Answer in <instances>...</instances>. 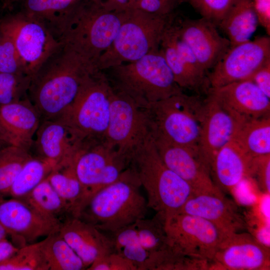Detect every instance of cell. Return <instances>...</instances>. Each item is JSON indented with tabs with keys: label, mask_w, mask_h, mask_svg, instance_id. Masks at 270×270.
Returning a JSON list of instances; mask_svg holds the SVG:
<instances>
[{
	"label": "cell",
	"mask_w": 270,
	"mask_h": 270,
	"mask_svg": "<svg viewBox=\"0 0 270 270\" xmlns=\"http://www.w3.org/2000/svg\"><path fill=\"white\" fill-rule=\"evenodd\" d=\"M97 70L95 64L62 42L32 76L28 98L41 120L58 117L84 80Z\"/></svg>",
	"instance_id": "6da1fadb"
},
{
	"label": "cell",
	"mask_w": 270,
	"mask_h": 270,
	"mask_svg": "<svg viewBox=\"0 0 270 270\" xmlns=\"http://www.w3.org/2000/svg\"><path fill=\"white\" fill-rule=\"evenodd\" d=\"M125 13L107 9L102 0H77L53 34L96 66L114 40Z\"/></svg>",
	"instance_id": "7a4b0ae2"
},
{
	"label": "cell",
	"mask_w": 270,
	"mask_h": 270,
	"mask_svg": "<svg viewBox=\"0 0 270 270\" xmlns=\"http://www.w3.org/2000/svg\"><path fill=\"white\" fill-rule=\"evenodd\" d=\"M141 186L128 166L118 180L96 192L78 218L113 234L146 218L148 208Z\"/></svg>",
	"instance_id": "3957f363"
},
{
	"label": "cell",
	"mask_w": 270,
	"mask_h": 270,
	"mask_svg": "<svg viewBox=\"0 0 270 270\" xmlns=\"http://www.w3.org/2000/svg\"><path fill=\"white\" fill-rule=\"evenodd\" d=\"M129 167L146 191L148 208L166 218L177 213L196 194L186 181L164 164L150 134L131 154Z\"/></svg>",
	"instance_id": "277c9868"
},
{
	"label": "cell",
	"mask_w": 270,
	"mask_h": 270,
	"mask_svg": "<svg viewBox=\"0 0 270 270\" xmlns=\"http://www.w3.org/2000/svg\"><path fill=\"white\" fill-rule=\"evenodd\" d=\"M109 70H112L110 84L114 89L144 108L183 92L160 48L136 61Z\"/></svg>",
	"instance_id": "5b68a950"
},
{
	"label": "cell",
	"mask_w": 270,
	"mask_h": 270,
	"mask_svg": "<svg viewBox=\"0 0 270 270\" xmlns=\"http://www.w3.org/2000/svg\"><path fill=\"white\" fill-rule=\"evenodd\" d=\"M114 88L102 70L83 82L73 102L57 118L67 125L80 144L104 140Z\"/></svg>",
	"instance_id": "8992f818"
},
{
	"label": "cell",
	"mask_w": 270,
	"mask_h": 270,
	"mask_svg": "<svg viewBox=\"0 0 270 270\" xmlns=\"http://www.w3.org/2000/svg\"><path fill=\"white\" fill-rule=\"evenodd\" d=\"M172 14L162 16L134 8L126 10L114 40L97 62V68L102 71L108 70L136 61L158 50L163 32Z\"/></svg>",
	"instance_id": "52a82bcc"
},
{
	"label": "cell",
	"mask_w": 270,
	"mask_h": 270,
	"mask_svg": "<svg viewBox=\"0 0 270 270\" xmlns=\"http://www.w3.org/2000/svg\"><path fill=\"white\" fill-rule=\"evenodd\" d=\"M204 101L184 92L149 105L146 108L150 132L198 155Z\"/></svg>",
	"instance_id": "ba28073f"
},
{
	"label": "cell",
	"mask_w": 270,
	"mask_h": 270,
	"mask_svg": "<svg viewBox=\"0 0 270 270\" xmlns=\"http://www.w3.org/2000/svg\"><path fill=\"white\" fill-rule=\"evenodd\" d=\"M129 164L128 158L104 140L81 146L74 164L82 188L78 217L92 197L118 180Z\"/></svg>",
	"instance_id": "9c48e42d"
},
{
	"label": "cell",
	"mask_w": 270,
	"mask_h": 270,
	"mask_svg": "<svg viewBox=\"0 0 270 270\" xmlns=\"http://www.w3.org/2000/svg\"><path fill=\"white\" fill-rule=\"evenodd\" d=\"M0 30L12 40L31 77L62 44L44 23L21 12L2 20Z\"/></svg>",
	"instance_id": "30bf717a"
},
{
	"label": "cell",
	"mask_w": 270,
	"mask_h": 270,
	"mask_svg": "<svg viewBox=\"0 0 270 270\" xmlns=\"http://www.w3.org/2000/svg\"><path fill=\"white\" fill-rule=\"evenodd\" d=\"M165 230L168 244L176 251L211 264L218 246L228 235L204 218L183 213L166 217Z\"/></svg>",
	"instance_id": "8fae6325"
},
{
	"label": "cell",
	"mask_w": 270,
	"mask_h": 270,
	"mask_svg": "<svg viewBox=\"0 0 270 270\" xmlns=\"http://www.w3.org/2000/svg\"><path fill=\"white\" fill-rule=\"evenodd\" d=\"M150 134L146 110L114 89L104 141L130 160L132 153Z\"/></svg>",
	"instance_id": "7c38bea8"
},
{
	"label": "cell",
	"mask_w": 270,
	"mask_h": 270,
	"mask_svg": "<svg viewBox=\"0 0 270 270\" xmlns=\"http://www.w3.org/2000/svg\"><path fill=\"white\" fill-rule=\"evenodd\" d=\"M270 60V38L260 36L253 40L230 47L208 74L210 88L248 80Z\"/></svg>",
	"instance_id": "4fadbf2b"
},
{
	"label": "cell",
	"mask_w": 270,
	"mask_h": 270,
	"mask_svg": "<svg viewBox=\"0 0 270 270\" xmlns=\"http://www.w3.org/2000/svg\"><path fill=\"white\" fill-rule=\"evenodd\" d=\"M198 146V156L210 172L218 152L233 140L244 118L234 113L210 94L207 92Z\"/></svg>",
	"instance_id": "5bb4252c"
},
{
	"label": "cell",
	"mask_w": 270,
	"mask_h": 270,
	"mask_svg": "<svg viewBox=\"0 0 270 270\" xmlns=\"http://www.w3.org/2000/svg\"><path fill=\"white\" fill-rule=\"evenodd\" d=\"M62 222L41 214L22 200H0V223L14 240L23 242V246L58 232Z\"/></svg>",
	"instance_id": "9a60e30c"
},
{
	"label": "cell",
	"mask_w": 270,
	"mask_h": 270,
	"mask_svg": "<svg viewBox=\"0 0 270 270\" xmlns=\"http://www.w3.org/2000/svg\"><path fill=\"white\" fill-rule=\"evenodd\" d=\"M269 270L270 249L250 233L227 235L218 246L210 270Z\"/></svg>",
	"instance_id": "2e32d148"
},
{
	"label": "cell",
	"mask_w": 270,
	"mask_h": 270,
	"mask_svg": "<svg viewBox=\"0 0 270 270\" xmlns=\"http://www.w3.org/2000/svg\"><path fill=\"white\" fill-rule=\"evenodd\" d=\"M174 22L178 36L208 74L230 48L228 40L221 36L218 27L205 18H178L174 14Z\"/></svg>",
	"instance_id": "e0dca14e"
},
{
	"label": "cell",
	"mask_w": 270,
	"mask_h": 270,
	"mask_svg": "<svg viewBox=\"0 0 270 270\" xmlns=\"http://www.w3.org/2000/svg\"><path fill=\"white\" fill-rule=\"evenodd\" d=\"M154 146L164 164L186 181L196 194L216 192L210 170L192 150L150 134Z\"/></svg>",
	"instance_id": "ac0fdd59"
},
{
	"label": "cell",
	"mask_w": 270,
	"mask_h": 270,
	"mask_svg": "<svg viewBox=\"0 0 270 270\" xmlns=\"http://www.w3.org/2000/svg\"><path fill=\"white\" fill-rule=\"evenodd\" d=\"M80 144L70 128L61 120H41L30 152L34 156L52 164L54 168L74 164Z\"/></svg>",
	"instance_id": "d6986e66"
},
{
	"label": "cell",
	"mask_w": 270,
	"mask_h": 270,
	"mask_svg": "<svg viewBox=\"0 0 270 270\" xmlns=\"http://www.w3.org/2000/svg\"><path fill=\"white\" fill-rule=\"evenodd\" d=\"M177 213L204 218L227 234L246 228L244 216L240 214L237 204L226 198L221 191L195 194Z\"/></svg>",
	"instance_id": "ffe728a7"
},
{
	"label": "cell",
	"mask_w": 270,
	"mask_h": 270,
	"mask_svg": "<svg viewBox=\"0 0 270 270\" xmlns=\"http://www.w3.org/2000/svg\"><path fill=\"white\" fill-rule=\"evenodd\" d=\"M58 232L80 258L86 269L98 258L114 251L112 238L78 218H67Z\"/></svg>",
	"instance_id": "44dd1931"
},
{
	"label": "cell",
	"mask_w": 270,
	"mask_h": 270,
	"mask_svg": "<svg viewBox=\"0 0 270 270\" xmlns=\"http://www.w3.org/2000/svg\"><path fill=\"white\" fill-rule=\"evenodd\" d=\"M207 92L245 120L270 116V98L251 80L210 88Z\"/></svg>",
	"instance_id": "7402d4cb"
},
{
	"label": "cell",
	"mask_w": 270,
	"mask_h": 270,
	"mask_svg": "<svg viewBox=\"0 0 270 270\" xmlns=\"http://www.w3.org/2000/svg\"><path fill=\"white\" fill-rule=\"evenodd\" d=\"M40 122L28 98L0 106V132L11 144L30 152Z\"/></svg>",
	"instance_id": "603a6c76"
},
{
	"label": "cell",
	"mask_w": 270,
	"mask_h": 270,
	"mask_svg": "<svg viewBox=\"0 0 270 270\" xmlns=\"http://www.w3.org/2000/svg\"><path fill=\"white\" fill-rule=\"evenodd\" d=\"M252 158L234 140L228 142L218 152L210 164L215 185L220 190L232 191L248 178Z\"/></svg>",
	"instance_id": "cb8c5ba5"
},
{
	"label": "cell",
	"mask_w": 270,
	"mask_h": 270,
	"mask_svg": "<svg viewBox=\"0 0 270 270\" xmlns=\"http://www.w3.org/2000/svg\"><path fill=\"white\" fill-rule=\"evenodd\" d=\"M258 24L252 0H234L218 28L225 34L232 47L250 40Z\"/></svg>",
	"instance_id": "d4e9b609"
},
{
	"label": "cell",
	"mask_w": 270,
	"mask_h": 270,
	"mask_svg": "<svg viewBox=\"0 0 270 270\" xmlns=\"http://www.w3.org/2000/svg\"><path fill=\"white\" fill-rule=\"evenodd\" d=\"M251 157L270 154V116L243 122L234 139Z\"/></svg>",
	"instance_id": "484cf974"
},
{
	"label": "cell",
	"mask_w": 270,
	"mask_h": 270,
	"mask_svg": "<svg viewBox=\"0 0 270 270\" xmlns=\"http://www.w3.org/2000/svg\"><path fill=\"white\" fill-rule=\"evenodd\" d=\"M22 200L41 214L62 222L72 216L68 205L55 190L48 178Z\"/></svg>",
	"instance_id": "4316f807"
},
{
	"label": "cell",
	"mask_w": 270,
	"mask_h": 270,
	"mask_svg": "<svg viewBox=\"0 0 270 270\" xmlns=\"http://www.w3.org/2000/svg\"><path fill=\"white\" fill-rule=\"evenodd\" d=\"M40 242L49 270L86 269L80 258L58 232L46 236Z\"/></svg>",
	"instance_id": "83f0119b"
},
{
	"label": "cell",
	"mask_w": 270,
	"mask_h": 270,
	"mask_svg": "<svg viewBox=\"0 0 270 270\" xmlns=\"http://www.w3.org/2000/svg\"><path fill=\"white\" fill-rule=\"evenodd\" d=\"M165 29L162 37L160 50L176 82L182 89L186 88L196 92L204 90L207 93L209 86L200 80L190 70L178 54Z\"/></svg>",
	"instance_id": "f1b7e54d"
},
{
	"label": "cell",
	"mask_w": 270,
	"mask_h": 270,
	"mask_svg": "<svg viewBox=\"0 0 270 270\" xmlns=\"http://www.w3.org/2000/svg\"><path fill=\"white\" fill-rule=\"evenodd\" d=\"M54 168L52 164L32 156L24 164L14 179L10 190L9 196L24 199L48 178Z\"/></svg>",
	"instance_id": "f546056e"
},
{
	"label": "cell",
	"mask_w": 270,
	"mask_h": 270,
	"mask_svg": "<svg viewBox=\"0 0 270 270\" xmlns=\"http://www.w3.org/2000/svg\"><path fill=\"white\" fill-rule=\"evenodd\" d=\"M18 0L22 2L21 12L42 22L51 32L77 1V0Z\"/></svg>",
	"instance_id": "4dcf8cb0"
},
{
	"label": "cell",
	"mask_w": 270,
	"mask_h": 270,
	"mask_svg": "<svg viewBox=\"0 0 270 270\" xmlns=\"http://www.w3.org/2000/svg\"><path fill=\"white\" fill-rule=\"evenodd\" d=\"M48 178L55 190L68 205L72 216L77 217L82 188L74 164L54 168Z\"/></svg>",
	"instance_id": "1f68e13d"
},
{
	"label": "cell",
	"mask_w": 270,
	"mask_h": 270,
	"mask_svg": "<svg viewBox=\"0 0 270 270\" xmlns=\"http://www.w3.org/2000/svg\"><path fill=\"white\" fill-rule=\"evenodd\" d=\"M112 236L114 251L132 263L136 270H146L149 252L140 244L134 224Z\"/></svg>",
	"instance_id": "d6a6232c"
},
{
	"label": "cell",
	"mask_w": 270,
	"mask_h": 270,
	"mask_svg": "<svg viewBox=\"0 0 270 270\" xmlns=\"http://www.w3.org/2000/svg\"><path fill=\"white\" fill-rule=\"evenodd\" d=\"M32 156L30 152L14 145L0 149V200L9 196L16 176Z\"/></svg>",
	"instance_id": "836d02e7"
},
{
	"label": "cell",
	"mask_w": 270,
	"mask_h": 270,
	"mask_svg": "<svg viewBox=\"0 0 270 270\" xmlns=\"http://www.w3.org/2000/svg\"><path fill=\"white\" fill-rule=\"evenodd\" d=\"M166 218L163 214L156 213L152 218H144L134 224L140 244L149 254L162 250L169 246L165 230Z\"/></svg>",
	"instance_id": "e575fe53"
},
{
	"label": "cell",
	"mask_w": 270,
	"mask_h": 270,
	"mask_svg": "<svg viewBox=\"0 0 270 270\" xmlns=\"http://www.w3.org/2000/svg\"><path fill=\"white\" fill-rule=\"evenodd\" d=\"M0 270H49L40 242L20 247L0 264Z\"/></svg>",
	"instance_id": "d590c367"
},
{
	"label": "cell",
	"mask_w": 270,
	"mask_h": 270,
	"mask_svg": "<svg viewBox=\"0 0 270 270\" xmlns=\"http://www.w3.org/2000/svg\"><path fill=\"white\" fill-rule=\"evenodd\" d=\"M31 79L25 74L0 72V106L28 98Z\"/></svg>",
	"instance_id": "8d00e7d4"
},
{
	"label": "cell",
	"mask_w": 270,
	"mask_h": 270,
	"mask_svg": "<svg viewBox=\"0 0 270 270\" xmlns=\"http://www.w3.org/2000/svg\"><path fill=\"white\" fill-rule=\"evenodd\" d=\"M234 0H187L201 16L217 27L229 10Z\"/></svg>",
	"instance_id": "74e56055"
},
{
	"label": "cell",
	"mask_w": 270,
	"mask_h": 270,
	"mask_svg": "<svg viewBox=\"0 0 270 270\" xmlns=\"http://www.w3.org/2000/svg\"><path fill=\"white\" fill-rule=\"evenodd\" d=\"M0 72L26 74L13 42L0 30Z\"/></svg>",
	"instance_id": "f35d334b"
},
{
	"label": "cell",
	"mask_w": 270,
	"mask_h": 270,
	"mask_svg": "<svg viewBox=\"0 0 270 270\" xmlns=\"http://www.w3.org/2000/svg\"><path fill=\"white\" fill-rule=\"evenodd\" d=\"M248 177L254 180L262 192L270 195V154L252 158Z\"/></svg>",
	"instance_id": "ab89813d"
},
{
	"label": "cell",
	"mask_w": 270,
	"mask_h": 270,
	"mask_svg": "<svg viewBox=\"0 0 270 270\" xmlns=\"http://www.w3.org/2000/svg\"><path fill=\"white\" fill-rule=\"evenodd\" d=\"M187 0H140L132 3L129 8H134L158 16H169L176 8Z\"/></svg>",
	"instance_id": "60d3db41"
},
{
	"label": "cell",
	"mask_w": 270,
	"mask_h": 270,
	"mask_svg": "<svg viewBox=\"0 0 270 270\" xmlns=\"http://www.w3.org/2000/svg\"><path fill=\"white\" fill-rule=\"evenodd\" d=\"M88 270H136L129 260L114 251L96 258Z\"/></svg>",
	"instance_id": "b9f144b4"
},
{
	"label": "cell",
	"mask_w": 270,
	"mask_h": 270,
	"mask_svg": "<svg viewBox=\"0 0 270 270\" xmlns=\"http://www.w3.org/2000/svg\"><path fill=\"white\" fill-rule=\"evenodd\" d=\"M270 98V60L258 68L249 78Z\"/></svg>",
	"instance_id": "7bdbcfd3"
},
{
	"label": "cell",
	"mask_w": 270,
	"mask_h": 270,
	"mask_svg": "<svg viewBox=\"0 0 270 270\" xmlns=\"http://www.w3.org/2000/svg\"><path fill=\"white\" fill-rule=\"evenodd\" d=\"M258 24L270 35V0H252Z\"/></svg>",
	"instance_id": "ee69618b"
},
{
	"label": "cell",
	"mask_w": 270,
	"mask_h": 270,
	"mask_svg": "<svg viewBox=\"0 0 270 270\" xmlns=\"http://www.w3.org/2000/svg\"><path fill=\"white\" fill-rule=\"evenodd\" d=\"M20 247L5 238L0 241V264L12 256Z\"/></svg>",
	"instance_id": "f6af8a7d"
},
{
	"label": "cell",
	"mask_w": 270,
	"mask_h": 270,
	"mask_svg": "<svg viewBox=\"0 0 270 270\" xmlns=\"http://www.w3.org/2000/svg\"><path fill=\"white\" fill-rule=\"evenodd\" d=\"M132 0H106L105 7L110 10L123 11L128 8Z\"/></svg>",
	"instance_id": "bcb514c9"
},
{
	"label": "cell",
	"mask_w": 270,
	"mask_h": 270,
	"mask_svg": "<svg viewBox=\"0 0 270 270\" xmlns=\"http://www.w3.org/2000/svg\"><path fill=\"white\" fill-rule=\"evenodd\" d=\"M12 145L6 138L4 135L0 132V149Z\"/></svg>",
	"instance_id": "7dc6e473"
},
{
	"label": "cell",
	"mask_w": 270,
	"mask_h": 270,
	"mask_svg": "<svg viewBox=\"0 0 270 270\" xmlns=\"http://www.w3.org/2000/svg\"><path fill=\"white\" fill-rule=\"evenodd\" d=\"M8 235L6 230L0 223V241L6 238Z\"/></svg>",
	"instance_id": "c3c4849f"
},
{
	"label": "cell",
	"mask_w": 270,
	"mask_h": 270,
	"mask_svg": "<svg viewBox=\"0 0 270 270\" xmlns=\"http://www.w3.org/2000/svg\"><path fill=\"white\" fill-rule=\"evenodd\" d=\"M138 0H132L131 3H130V6L132 3H134V2H137V1H138ZM130 6H129V7H130Z\"/></svg>",
	"instance_id": "681fc988"
},
{
	"label": "cell",
	"mask_w": 270,
	"mask_h": 270,
	"mask_svg": "<svg viewBox=\"0 0 270 270\" xmlns=\"http://www.w3.org/2000/svg\"><path fill=\"white\" fill-rule=\"evenodd\" d=\"M15 0H6V2H14Z\"/></svg>",
	"instance_id": "f907efd6"
},
{
	"label": "cell",
	"mask_w": 270,
	"mask_h": 270,
	"mask_svg": "<svg viewBox=\"0 0 270 270\" xmlns=\"http://www.w3.org/2000/svg\"><path fill=\"white\" fill-rule=\"evenodd\" d=\"M5 1L6 2V0H5Z\"/></svg>",
	"instance_id": "816d5d0a"
}]
</instances>
